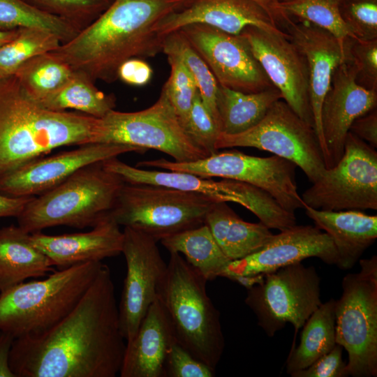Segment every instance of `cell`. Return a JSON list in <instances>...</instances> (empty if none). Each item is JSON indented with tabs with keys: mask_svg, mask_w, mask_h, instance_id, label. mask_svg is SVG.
Returning <instances> with one entry per match:
<instances>
[{
	"mask_svg": "<svg viewBox=\"0 0 377 377\" xmlns=\"http://www.w3.org/2000/svg\"><path fill=\"white\" fill-rule=\"evenodd\" d=\"M126 347L110 269L102 263L61 320L41 334L14 339L9 364L15 377H115Z\"/></svg>",
	"mask_w": 377,
	"mask_h": 377,
	"instance_id": "1",
	"label": "cell"
},
{
	"mask_svg": "<svg viewBox=\"0 0 377 377\" xmlns=\"http://www.w3.org/2000/svg\"><path fill=\"white\" fill-rule=\"evenodd\" d=\"M191 1L113 0L96 20L52 52L94 82L112 83L126 60L162 51L163 38L153 30L154 25Z\"/></svg>",
	"mask_w": 377,
	"mask_h": 377,
	"instance_id": "2",
	"label": "cell"
},
{
	"mask_svg": "<svg viewBox=\"0 0 377 377\" xmlns=\"http://www.w3.org/2000/svg\"><path fill=\"white\" fill-rule=\"evenodd\" d=\"M97 118L40 106L15 76L0 78V177L61 147L91 144Z\"/></svg>",
	"mask_w": 377,
	"mask_h": 377,
	"instance_id": "3",
	"label": "cell"
},
{
	"mask_svg": "<svg viewBox=\"0 0 377 377\" xmlns=\"http://www.w3.org/2000/svg\"><path fill=\"white\" fill-rule=\"evenodd\" d=\"M207 280L179 253L170 252L158 297L177 341L214 370L225 347L220 313L209 297Z\"/></svg>",
	"mask_w": 377,
	"mask_h": 377,
	"instance_id": "4",
	"label": "cell"
},
{
	"mask_svg": "<svg viewBox=\"0 0 377 377\" xmlns=\"http://www.w3.org/2000/svg\"><path fill=\"white\" fill-rule=\"evenodd\" d=\"M124 184L103 162L88 165L31 198L17 217L18 226L31 234L57 226L93 228L110 216Z\"/></svg>",
	"mask_w": 377,
	"mask_h": 377,
	"instance_id": "5",
	"label": "cell"
},
{
	"mask_svg": "<svg viewBox=\"0 0 377 377\" xmlns=\"http://www.w3.org/2000/svg\"><path fill=\"white\" fill-rule=\"evenodd\" d=\"M101 265H75L45 279L22 282L0 293V331L17 338L50 330L77 305Z\"/></svg>",
	"mask_w": 377,
	"mask_h": 377,
	"instance_id": "6",
	"label": "cell"
},
{
	"mask_svg": "<svg viewBox=\"0 0 377 377\" xmlns=\"http://www.w3.org/2000/svg\"><path fill=\"white\" fill-rule=\"evenodd\" d=\"M360 270L346 274L335 300L336 343L346 350L348 376H377V256L359 260Z\"/></svg>",
	"mask_w": 377,
	"mask_h": 377,
	"instance_id": "7",
	"label": "cell"
},
{
	"mask_svg": "<svg viewBox=\"0 0 377 377\" xmlns=\"http://www.w3.org/2000/svg\"><path fill=\"white\" fill-rule=\"evenodd\" d=\"M216 202L203 194L167 186L125 183L110 217L158 242L205 223Z\"/></svg>",
	"mask_w": 377,
	"mask_h": 377,
	"instance_id": "8",
	"label": "cell"
},
{
	"mask_svg": "<svg viewBox=\"0 0 377 377\" xmlns=\"http://www.w3.org/2000/svg\"><path fill=\"white\" fill-rule=\"evenodd\" d=\"M96 143L157 150L176 162L195 161L209 156L186 133L162 90L158 100L146 109L131 112L112 110L97 118L91 144Z\"/></svg>",
	"mask_w": 377,
	"mask_h": 377,
	"instance_id": "9",
	"label": "cell"
},
{
	"mask_svg": "<svg viewBox=\"0 0 377 377\" xmlns=\"http://www.w3.org/2000/svg\"><path fill=\"white\" fill-rule=\"evenodd\" d=\"M139 168L184 172L204 178L221 177L251 184L269 193L286 210L304 209L293 162L273 155L258 157L237 150L219 151L204 158L176 162L164 158L138 162Z\"/></svg>",
	"mask_w": 377,
	"mask_h": 377,
	"instance_id": "10",
	"label": "cell"
},
{
	"mask_svg": "<svg viewBox=\"0 0 377 377\" xmlns=\"http://www.w3.org/2000/svg\"><path fill=\"white\" fill-rule=\"evenodd\" d=\"M103 165L125 183L167 186L203 194L217 202L237 203L269 229L280 231L297 224L294 212L283 209L265 191L246 183L228 179L215 181L184 172L146 170L131 166L117 157L103 161Z\"/></svg>",
	"mask_w": 377,
	"mask_h": 377,
	"instance_id": "11",
	"label": "cell"
},
{
	"mask_svg": "<svg viewBox=\"0 0 377 377\" xmlns=\"http://www.w3.org/2000/svg\"><path fill=\"white\" fill-rule=\"evenodd\" d=\"M254 147L293 162L313 183L326 169L323 150L313 127L281 99L274 102L262 120L237 134L220 133L219 149Z\"/></svg>",
	"mask_w": 377,
	"mask_h": 377,
	"instance_id": "12",
	"label": "cell"
},
{
	"mask_svg": "<svg viewBox=\"0 0 377 377\" xmlns=\"http://www.w3.org/2000/svg\"><path fill=\"white\" fill-rule=\"evenodd\" d=\"M246 290L245 304L269 337L288 323L294 327L296 336L322 304L320 278L314 267L301 262L265 274L262 283Z\"/></svg>",
	"mask_w": 377,
	"mask_h": 377,
	"instance_id": "13",
	"label": "cell"
},
{
	"mask_svg": "<svg viewBox=\"0 0 377 377\" xmlns=\"http://www.w3.org/2000/svg\"><path fill=\"white\" fill-rule=\"evenodd\" d=\"M301 198L304 205L320 210H376L375 148L349 131L341 159L326 168Z\"/></svg>",
	"mask_w": 377,
	"mask_h": 377,
	"instance_id": "14",
	"label": "cell"
},
{
	"mask_svg": "<svg viewBox=\"0 0 377 377\" xmlns=\"http://www.w3.org/2000/svg\"><path fill=\"white\" fill-rule=\"evenodd\" d=\"M123 234L121 253L126 260V274L118 309L121 332L128 342L158 297L167 263L154 238L130 227H124Z\"/></svg>",
	"mask_w": 377,
	"mask_h": 377,
	"instance_id": "15",
	"label": "cell"
},
{
	"mask_svg": "<svg viewBox=\"0 0 377 377\" xmlns=\"http://www.w3.org/2000/svg\"><path fill=\"white\" fill-rule=\"evenodd\" d=\"M221 86L256 93L275 87L253 56L246 40L214 27L192 24L179 29Z\"/></svg>",
	"mask_w": 377,
	"mask_h": 377,
	"instance_id": "16",
	"label": "cell"
},
{
	"mask_svg": "<svg viewBox=\"0 0 377 377\" xmlns=\"http://www.w3.org/2000/svg\"><path fill=\"white\" fill-rule=\"evenodd\" d=\"M241 34L282 99L305 122L314 128L310 104L309 73L305 56L290 36L249 26Z\"/></svg>",
	"mask_w": 377,
	"mask_h": 377,
	"instance_id": "17",
	"label": "cell"
},
{
	"mask_svg": "<svg viewBox=\"0 0 377 377\" xmlns=\"http://www.w3.org/2000/svg\"><path fill=\"white\" fill-rule=\"evenodd\" d=\"M132 151L145 150L129 145L96 143L44 156L0 177V191L11 197L37 196L54 188L83 167Z\"/></svg>",
	"mask_w": 377,
	"mask_h": 377,
	"instance_id": "18",
	"label": "cell"
},
{
	"mask_svg": "<svg viewBox=\"0 0 377 377\" xmlns=\"http://www.w3.org/2000/svg\"><path fill=\"white\" fill-rule=\"evenodd\" d=\"M357 66L347 58L332 74L320 114L326 168L334 166L344 151L353 122L376 109L377 89L362 87L356 82Z\"/></svg>",
	"mask_w": 377,
	"mask_h": 377,
	"instance_id": "19",
	"label": "cell"
},
{
	"mask_svg": "<svg viewBox=\"0 0 377 377\" xmlns=\"http://www.w3.org/2000/svg\"><path fill=\"white\" fill-rule=\"evenodd\" d=\"M316 257L337 265L339 256L330 237L316 226L297 224L273 235L258 251L229 263L222 277L230 274H266L286 265Z\"/></svg>",
	"mask_w": 377,
	"mask_h": 377,
	"instance_id": "20",
	"label": "cell"
},
{
	"mask_svg": "<svg viewBox=\"0 0 377 377\" xmlns=\"http://www.w3.org/2000/svg\"><path fill=\"white\" fill-rule=\"evenodd\" d=\"M192 24H202L238 35L246 27L289 36L267 11L254 0H191L186 6L159 20L153 30L165 36Z\"/></svg>",
	"mask_w": 377,
	"mask_h": 377,
	"instance_id": "21",
	"label": "cell"
},
{
	"mask_svg": "<svg viewBox=\"0 0 377 377\" xmlns=\"http://www.w3.org/2000/svg\"><path fill=\"white\" fill-rule=\"evenodd\" d=\"M284 28L290 40L305 56L308 63L310 104L314 129L325 158L320 121L322 105L334 71L347 58L338 40L324 29L307 21L295 22L291 17Z\"/></svg>",
	"mask_w": 377,
	"mask_h": 377,
	"instance_id": "22",
	"label": "cell"
},
{
	"mask_svg": "<svg viewBox=\"0 0 377 377\" xmlns=\"http://www.w3.org/2000/svg\"><path fill=\"white\" fill-rule=\"evenodd\" d=\"M110 216L84 232L49 235L31 234L33 244L60 269L119 256L122 251L123 231Z\"/></svg>",
	"mask_w": 377,
	"mask_h": 377,
	"instance_id": "23",
	"label": "cell"
},
{
	"mask_svg": "<svg viewBox=\"0 0 377 377\" xmlns=\"http://www.w3.org/2000/svg\"><path fill=\"white\" fill-rule=\"evenodd\" d=\"M174 330L158 297L149 306L133 338L126 342L121 377H165V364L176 341Z\"/></svg>",
	"mask_w": 377,
	"mask_h": 377,
	"instance_id": "24",
	"label": "cell"
},
{
	"mask_svg": "<svg viewBox=\"0 0 377 377\" xmlns=\"http://www.w3.org/2000/svg\"><path fill=\"white\" fill-rule=\"evenodd\" d=\"M306 216L326 232L337 249L341 269H349L377 238V216L359 210L325 211L304 205Z\"/></svg>",
	"mask_w": 377,
	"mask_h": 377,
	"instance_id": "25",
	"label": "cell"
},
{
	"mask_svg": "<svg viewBox=\"0 0 377 377\" xmlns=\"http://www.w3.org/2000/svg\"><path fill=\"white\" fill-rule=\"evenodd\" d=\"M50 258L36 247L31 233L19 226L0 228V293L29 278L54 271Z\"/></svg>",
	"mask_w": 377,
	"mask_h": 377,
	"instance_id": "26",
	"label": "cell"
},
{
	"mask_svg": "<svg viewBox=\"0 0 377 377\" xmlns=\"http://www.w3.org/2000/svg\"><path fill=\"white\" fill-rule=\"evenodd\" d=\"M227 203L214 202L206 215L205 223L223 253L232 261L258 251L273 234L260 221H244Z\"/></svg>",
	"mask_w": 377,
	"mask_h": 377,
	"instance_id": "27",
	"label": "cell"
},
{
	"mask_svg": "<svg viewBox=\"0 0 377 377\" xmlns=\"http://www.w3.org/2000/svg\"><path fill=\"white\" fill-rule=\"evenodd\" d=\"M279 99L282 96L276 87L244 93L219 84L216 108L220 133L237 134L249 130L258 124Z\"/></svg>",
	"mask_w": 377,
	"mask_h": 377,
	"instance_id": "28",
	"label": "cell"
},
{
	"mask_svg": "<svg viewBox=\"0 0 377 377\" xmlns=\"http://www.w3.org/2000/svg\"><path fill=\"white\" fill-rule=\"evenodd\" d=\"M160 242L170 253L184 256L207 281L222 277L230 262L205 223L164 237Z\"/></svg>",
	"mask_w": 377,
	"mask_h": 377,
	"instance_id": "29",
	"label": "cell"
},
{
	"mask_svg": "<svg viewBox=\"0 0 377 377\" xmlns=\"http://www.w3.org/2000/svg\"><path fill=\"white\" fill-rule=\"evenodd\" d=\"M335 300L322 303L303 325L299 345L292 346L286 360L291 376L330 352L336 345Z\"/></svg>",
	"mask_w": 377,
	"mask_h": 377,
	"instance_id": "30",
	"label": "cell"
},
{
	"mask_svg": "<svg viewBox=\"0 0 377 377\" xmlns=\"http://www.w3.org/2000/svg\"><path fill=\"white\" fill-rule=\"evenodd\" d=\"M36 102L50 110H75L95 118L104 117L116 106L113 94L99 90L89 76L78 71L61 87Z\"/></svg>",
	"mask_w": 377,
	"mask_h": 377,
	"instance_id": "31",
	"label": "cell"
},
{
	"mask_svg": "<svg viewBox=\"0 0 377 377\" xmlns=\"http://www.w3.org/2000/svg\"><path fill=\"white\" fill-rule=\"evenodd\" d=\"M74 72L71 66L50 52L28 60L14 76L26 94L37 101L61 87Z\"/></svg>",
	"mask_w": 377,
	"mask_h": 377,
	"instance_id": "32",
	"label": "cell"
},
{
	"mask_svg": "<svg viewBox=\"0 0 377 377\" xmlns=\"http://www.w3.org/2000/svg\"><path fill=\"white\" fill-rule=\"evenodd\" d=\"M61 42L45 29L29 27L17 29L15 36L0 46V78L15 75L31 58L57 49Z\"/></svg>",
	"mask_w": 377,
	"mask_h": 377,
	"instance_id": "33",
	"label": "cell"
},
{
	"mask_svg": "<svg viewBox=\"0 0 377 377\" xmlns=\"http://www.w3.org/2000/svg\"><path fill=\"white\" fill-rule=\"evenodd\" d=\"M162 51L165 55L173 54L182 61L195 82L205 106L219 127L216 108L219 84L205 61L179 30L163 37Z\"/></svg>",
	"mask_w": 377,
	"mask_h": 377,
	"instance_id": "34",
	"label": "cell"
},
{
	"mask_svg": "<svg viewBox=\"0 0 377 377\" xmlns=\"http://www.w3.org/2000/svg\"><path fill=\"white\" fill-rule=\"evenodd\" d=\"M36 27L56 34L61 44L73 38L80 31L66 21L41 12L23 0H0V31H12Z\"/></svg>",
	"mask_w": 377,
	"mask_h": 377,
	"instance_id": "35",
	"label": "cell"
},
{
	"mask_svg": "<svg viewBox=\"0 0 377 377\" xmlns=\"http://www.w3.org/2000/svg\"><path fill=\"white\" fill-rule=\"evenodd\" d=\"M341 0H288L279 2L280 8L290 17L309 22L332 34L345 52L348 38H357L343 20ZM346 54V53H345Z\"/></svg>",
	"mask_w": 377,
	"mask_h": 377,
	"instance_id": "36",
	"label": "cell"
},
{
	"mask_svg": "<svg viewBox=\"0 0 377 377\" xmlns=\"http://www.w3.org/2000/svg\"><path fill=\"white\" fill-rule=\"evenodd\" d=\"M23 1L41 12L66 21L79 31L96 20L113 1V0Z\"/></svg>",
	"mask_w": 377,
	"mask_h": 377,
	"instance_id": "37",
	"label": "cell"
},
{
	"mask_svg": "<svg viewBox=\"0 0 377 377\" xmlns=\"http://www.w3.org/2000/svg\"><path fill=\"white\" fill-rule=\"evenodd\" d=\"M170 74L162 88L182 125H185L198 88L190 72L177 56L167 54Z\"/></svg>",
	"mask_w": 377,
	"mask_h": 377,
	"instance_id": "38",
	"label": "cell"
},
{
	"mask_svg": "<svg viewBox=\"0 0 377 377\" xmlns=\"http://www.w3.org/2000/svg\"><path fill=\"white\" fill-rule=\"evenodd\" d=\"M339 11L357 38L377 39V0H341Z\"/></svg>",
	"mask_w": 377,
	"mask_h": 377,
	"instance_id": "39",
	"label": "cell"
},
{
	"mask_svg": "<svg viewBox=\"0 0 377 377\" xmlns=\"http://www.w3.org/2000/svg\"><path fill=\"white\" fill-rule=\"evenodd\" d=\"M184 128L191 139L209 155L218 151L215 144L220 133L219 127L205 106L198 91Z\"/></svg>",
	"mask_w": 377,
	"mask_h": 377,
	"instance_id": "40",
	"label": "cell"
},
{
	"mask_svg": "<svg viewBox=\"0 0 377 377\" xmlns=\"http://www.w3.org/2000/svg\"><path fill=\"white\" fill-rule=\"evenodd\" d=\"M344 50L346 57L357 66V84L366 89H377V39L348 38Z\"/></svg>",
	"mask_w": 377,
	"mask_h": 377,
	"instance_id": "41",
	"label": "cell"
},
{
	"mask_svg": "<svg viewBox=\"0 0 377 377\" xmlns=\"http://www.w3.org/2000/svg\"><path fill=\"white\" fill-rule=\"evenodd\" d=\"M215 370L193 356L177 341L171 346L165 364V377H213Z\"/></svg>",
	"mask_w": 377,
	"mask_h": 377,
	"instance_id": "42",
	"label": "cell"
},
{
	"mask_svg": "<svg viewBox=\"0 0 377 377\" xmlns=\"http://www.w3.org/2000/svg\"><path fill=\"white\" fill-rule=\"evenodd\" d=\"M343 347L334 348L308 367L293 374L292 377H346V363L342 358Z\"/></svg>",
	"mask_w": 377,
	"mask_h": 377,
	"instance_id": "43",
	"label": "cell"
},
{
	"mask_svg": "<svg viewBox=\"0 0 377 377\" xmlns=\"http://www.w3.org/2000/svg\"><path fill=\"white\" fill-rule=\"evenodd\" d=\"M152 68L141 58H131L119 67L118 79L132 86H144L151 79Z\"/></svg>",
	"mask_w": 377,
	"mask_h": 377,
	"instance_id": "44",
	"label": "cell"
},
{
	"mask_svg": "<svg viewBox=\"0 0 377 377\" xmlns=\"http://www.w3.org/2000/svg\"><path fill=\"white\" fill-rule=\"evenodd\" d=\"M350 132L365 141L374 148L377 147L376 109L358 117L352 124Z\"/></svg>",
	"mask_w": 377,
	"mask_h": 377,
	"instance_id": "45",
	"label": "cell"
},
{
	"mask_svg": "<svg viewBox=\"0 0 377 377\" xmlns=\"http://www.w3.org/2000/svg\"><path fill=\"white\" fill-rule=\"evenodd\" d=\"M32 197H11L0 191V218L17 217Z\"/></svg>",
	"mask_w": 377,
	"mask_h": 377,
	"instance_id": "46",
	"label": "cell"
},
{
	"mask_svg": "<svg viewBox=\"0 0 377 377\" xmlns=\"http://www.w3.org/2000/svg\"><path fill=\"white\" fill-rule=\"evenodd\" d=\"M14 337L0 331V377H15L9 364L10 352Z\"/></svg>",
	"mask_w": 377,
	"mask_h": 377,
	"instance_id": "47",
	"label": "cell"
},
{
	"mask_svg": "<svg viewBox=\"0 0 377 377\" xmlns=\"http://www.w3.org/2000/svg\"><path fill=\"white\" fill-rule=\"evenodd\" d=\"M254 1H256L267 11L279 28L280 27H284L285 24L290 20V17L280 8L279 0Z\"/></svg>",
	"mask_w": 377,
	"mask_h": 377,
	"instance_id": "48",
	"label": "cell"
},
{
	"mask_svg": "<svg viewBox=\"0 0 377 377\" xmlns=\"http://www.w3.org/2000/svg\"><path fill=\"white\" fill-rule=\"evenodd\" d=\"M226 278L236 282L240 286L244 287L246 290L262 283L265 278V274L256 275H240V274H230Z\"/></svg>",
	"mask_w": 377,
	"mask_h": 377,
	"instance_id": "49",
	"label": "cell"
},
{
	"mask_svg": "<svg viewBox=\"0 0 377 377\" xmlns=\"http://www.w3.org/2000/svg\"><path fill=\"white\" fill-rule=\"evenodd\" d=\"M17 29L12 31H0V46L12 39L16 34Z\"/></svg>",
	"mask_w": 377,
	"mask_h": 377,
	"instance_id": "50",
	"label": "cell"
},
{
	"mask_svg": "<svg viewBox=\"0 0 377 377\" xmlns=\"http://www.w3.org/2000/svg\"><path fill=\"white\" fill-rule=\"evenodd\" d=\"M288 1V0H279V1Z\"/></svg>",
	"mask_w": 377,
	"mask_h": 377,
	"instance_id": "51",
	"label": "cell"
}]
</instances>
